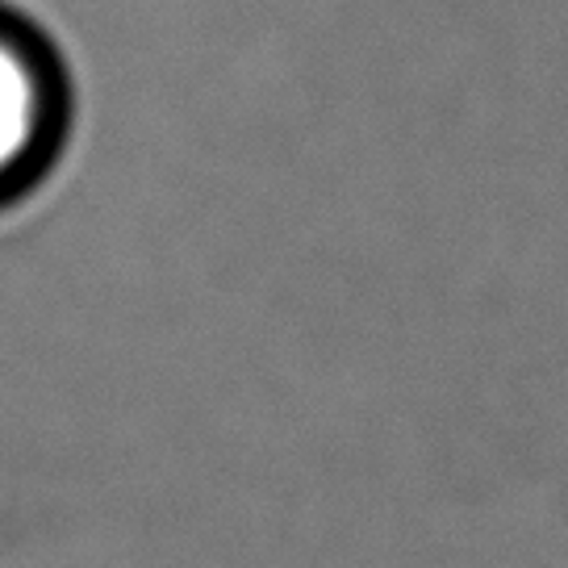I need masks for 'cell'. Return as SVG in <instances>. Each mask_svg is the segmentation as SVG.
Segmentation results:
<instances>
[{
  "instance_id": "6da1fadb",
  "label": "cell",
  "mask_w": 568,
  "mask_h": 568,
  "mask_svg": "<svg viewBox=\"0 0 568 568\" xmlns=\"http://www.w3.org/2000/svg\"><path fill=\"white\" fill-rule=\"evenodd\" d=\"M75 89L42 26L0 0V213L34 196L71 139Z\"/></svg>"
}]
</instances>
